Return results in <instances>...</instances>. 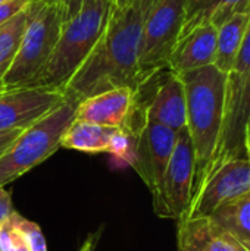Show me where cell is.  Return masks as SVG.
<instances>
[{
  "mask_svg": "<svg viewBox=\"0 0 250 251\" xmlns=\"http://www.w3.org/2000/svg\"><path fill=\"white\" fill-rule=\"evenodd\" d=\"M155 0H134L111 12L106 28L88 57L63 88L66 100H81L102 91L141 84L140 47L146 16Z\"/></svg>",
  "mask_w": 250,
  "mask_h": 251,
  "instance_id": "1",
  "label": "cell"
},
{
  "mask_svg": "<svg viewBox=\"0 0 250 251\" xmlns=\"http://www.w3.org/2000/svg\"><path fill=\"white\" fill-rule=\"evenodd\" d=\"M180 76L186 91V128L190 134L196 156V187L218 149L225 118L228 75L215 65H209L183 72Z\"/></svg>",
  "mask_w": 250,
  "mask_h": 251,
  "instance_id": "2",
  "label": "cell"
},
{
  "mask_svg": "<svg viewBox=\"0 0 250 251\" xmlns=\"http://www.w3.org/2000/svg\"><path fill=\"white\" fill-rule=\"evenodd\" d=\"M113 0H84L78 13L65 21L55 50L32 85L62 90L102 37Z\"/></svg>",
  "mask_w": 250,
  "mask_h": 251,
  "instance_id": "3",
  "label": "cell"
},
{
  "mask_svg": "<svg viewBox=\"0 0 250 251\" xmlns=\"http://www.w3.org/2000/svg\"><path fill=\"white\" fill-rule=\"evenodd\" d=\"M28 19L12 66L3 78V90L28 87L35 82L49 62L65 24L62 3L28 0Z\"/></svg>",
  "mask_w": 250,
  "mask_h": 251,
  "instance_id": "4",
  "label": "cell"
},
{
  "mask_svg": "<svg viewBox=\"0 0 250 251\" xmlns=\"http://www.w3.org/2000/svg\"><path fill=\"white\" fill-rule=\"evenodd\" d=\"M77 103L65 100L46 116L25 128L0 156V187L15 182L37 165L53 156L62 137L75 119Z\"/></svg>",
  "mask_w": 250,
  "mask_h": 251,
  "instance_id": "5",
  "label": "cell"
},
{
  "mask_svg": "<svg viewBox=\"0 0 250 251\" xmlns=\"http://www.w3.org/2000/svg\"><path fill=\"white\" fill-rule=\"evenodd\" d=\"M250 191V162L246 154L212 163L196 184L181 219L211 216L221 204ZM180 219V221H181Z\"/></svg>",
  "mask_w": 250,
  "mask_h": 251,
  "instance_id": "6",
  "label": "cell"
},
{
  "mask_svg": "<svg viewBox=\"0 0 250 251\" xmlns=\"http://www.w3.org/2000/svg\"><path fill=\"white\" fill-rule=\"evenodd\" d=\"M189 0H155L143 26L140 47L141 82L161 68L168 59L181 35Z\"/></svg>",
  "mask_w": 250,
  "mask_h": 251,
  "instance_id": "7",
  "label": "cell"
},
{
  "mask_svg": "<svg viewBox=\"0 0 250 251\" xmlns=\"http://www.w3.org/2000/svg\"><path fill=\"white\" fill-rule=\"evenodd\" d=\"M196 175V156L187 128L178 131L177 143L164 174V178L152 193L153 212L162 219L180 221L190 204Z\"/></svg>",
  "mask_w": 250,
  "mask_h": 251,
  "instance_id": "8",
  "label": "cell"
},
{
  "mask_svg": "<svg viewBox=\"0 0 250 251\" xmlns=\"http://www.w3.org/2000/svg\"><path fill=\"white\" fill-rule=\"evenodd\" d=\"M147 76L141 84L149 87V97H137L136 106L141 110L144 121H152L174 129L175 132L186 128L187 124V107H186V91L181 76L172 72L168 66L158 69ZM140 84V85H141Z\"/></svg>",
  "mask_w": 250,
  "mask_h": 251,
  "instance_id": "9",
  "label": "cell"
},
{
  "mask_svg": "<svg viewBox=\"0 0 250 251\" xmlns=\"http://www.w3.org/2000/svg\"><path fill=\"white\" fill-rule=\"evenodd\" d=\"M66 100L62 90L19 87L0 90V132L25 129Z\"/></svg>",
  "mask_w": 250,
  "mask_h": 251,
  "instance_id": "10",
  "label": "cell"
},
{
  "mask_svg": "<svg viewBox=\"0 0 250 251\" xmlns=\"http://www.w3.org/2000/svg\"><path fill=\"white\" fill-rule=\"evenodd\" d=\"M177 135L178 132L174 129L152 121H144L137 134L131 168L150 193L156 191L164 178L177 143Z\"/></svg>",
  "mask_w": 250,
  "mask_h": 251,
  "instance_id": "11",
  "label": "cell"
},
{
  "mask_svg": "<svg viewBox=\"0 0 250 251\" xmlns=\"http://www.w3.org/2000/svg\"><path fill=\"white\" fill-rule=\"evenodd\" d=\"M136 91L130 87H116L90 96L77 104L75 119L128 129L134 134Z\"/></svg>",
  "mask_w": 250,
  "mask_h": 251,
  "instance_id": "12",
  "label": "cell"
},
{
  "mask_svg": "<svg viewBox=\"0 0 250 251\" xmlns=\"http://www.w3.org/2000/svg\"><path fill=\"white\" fill-rule=\"evenodd\" d=\"M217 26L208 21L181 35L168 59V68L175 74L214 65L217 54Z\"/></svg>",
  "mask_w": 250,
  "mask_h": 251,
  "instance_id": "13",
  "label": "cell"
},
{
  "mask_svg": "<svg viewBox=\"0 0 250 251\" xmlns=\"http://www.w3.org/2000/svg\"><path fill=\"white\" fill-rule=\"evenodd\" d=\"M250 119V75L242 90L231 99H227L224 125L217 153L211 162L246 154L245 150V125ZM209 165V166H211ZM208 171V169H206Z\"/></svg>",
  "mask_w": 250,
  "mask_h": 251,
  "instance_id": "14",
  "label": "cell"
},
{
  "mask_svg": "<svg viewBox=\"0 0 250 251\" xmlns=\"http://www.w3.org/2000/svg\"><path fill=\"white\" fill-rule=\"evenodd\" d=\"M177 251H246L211 218L177 222Z\"/></svg>",
  "mask_w": 250,
  "mask_h": 251,
  "instance_id": "15",
  "label": "cell"
},
{
  "mask_svg": "<svg viewBox=\"0 0 250 251\" xmlns=\"http://www.w3.org/2000/svg\"><path fill=\"white\" fill-rule=\"evenodd\" d=\"M243 10H250V0H189L181 35L208 21L218 28L233 15Z\"/></svg>",
  "mask_w": 250,
  "mask_h": 251,
  "instance_id": "16",
  "label": "cell"
},
{
  "mask_svg": "<svg viewBox=\"0 0 250 251\" xmlns=\"http://www.w3.org/2000/svg\"><path fill=\"white\" fill-rule=\"evenodd\" d=\"M249 19L250 10H243L233 15L217 28V54L214 65L227 75L234 66L249 25Z\"/></svg>",
  "mask_w": 250,
  "mask_h": 251,
  "instance_id": "17",
  "label": "cell"
},
{
  "mask_svg": "<svg viewBox=\"0 0 250 251\" xmlns=\"http://www.w3.org/2000/svg\"><path fill=\"white\" fill-rule=\"evenodd\" d=\"M208 218L250 251V191L221 204Z\"/></svg>",
  "mask_w": 250,
  "mask_h": 251,
  "instance_id": "18",
  "label": "cell"
},
{
  "mask_svg": "<svg viewBox=\"0 0 250 251\" xmlns=\"http://www.w3.org/2000/svg\"><path fill=\"white\" fill-rule=\"evenodd\" d=\"M115 129L116 128L74 119L62 137L60 147L88 154L108 153Z\"/></svg>",
  "mask_w": 250,
  "mask_h": 251,
  "instance_id": "19",
  "label": "cell"
},
{
  "mask_svg": "<svg viewBox=\"0 0 250 251\" xmlns=\"http://www.w3.org/2000/svg\"><path fill=\"white\" fill-rule=\"evenodd\" d=\"M27 19L28 12L25 6L3 25H0V90H3V78L12 66L13 59L18 53Z\"/></svg>",
  "mask_w": 250,
  "mask_h": 251,
  "instance_id": "20",
  "label": "cell"
},
{
  "mask_svg": "<svg viewBox=\"0 0 250 251\" xmlns=\"http://www.w3.org/2000/svg\"><path fill=\"white\" fill-rule=\"evenodd\" d=\"M250 75V19L234 66L227 76V99L234 97Z\"/></svg>",
  "mask_w": 250,
  "mask_h": 251,
  "instance_id": "21",
  "label": "cell"
},
{
  "mask_svg": "<svg viewBox=\"0 0 250 251\" xmlns=\"http://www.w3.org/2000/svg\"><path fill=\"white\" fill-rule=\"evenodd\" d=\"M136 140L137 134L116 128L112 138L111 144L108 149V153L112 156V159L116 162L118 166H131L134 160V153H136Z\"/></svg>",
  "mask_w": 250,
  "mask_h": 251,
  "instance_id": "22",
  "label": "cell"
},
{
  "mask_svg": "<svg viewBox=\"0 0 250 251\" xmlns=\"http://www.w3.org/2000/svg\"><path fill=\"white\" fill-rule=\"evenodd\" d=\"M0 251H29L27 241L16 225V210L0 222Z\"/></svg>",
  "mask_w": 250,
  "mask_h": 251,
  "instance_id": "23",
  "label": "cell"
},
{
  "mask_svg": "<svg viewBox=\"0 0 250 251\" xmlns=\"http://www.w3.org/2000/svg\"><path fill=\"white\" fill-rule=\"evenodd\" d=\"M16 225L19 228V231L22 232L28 250L29 251H47V244H46V238L44 234L40 228L38 224L28 221L27 218H24L21 213L16 212Z\"/></svg>",
  "mask_w": 250,
  "mask_h": 251,
  "instance_id": "24",
  "label": "cell"
},
{
  "mask_svg": "<svg viewBox=\"0 0 250 251\" xmlns=\"http://www.w3.org/2000/svg\"><path fill=\"white\" fill-rule=\"evenodd\" d=\"M28 0H9L0 3V25H3L7 19H10L15 13L27 6Z\"/></svg>",
  "mask_w": 250,
  "mask_h": 251,
  "instance_id": "25",
  "label": "cell"
},
{
  "mask_svg": "<svg viewBox=\"0 0 250 251\" xmlns=\"http://www.w3.org/2000/svg\"><path fill=\"white\" fill-rule=\"evenodd\" d=\"M15 212L12 204V196L9 191L4 190V187H0V222L7 219Z\"/></svg>",
  "mask_w": 250,
  "mask_h": 251,
  "instance_id": "26",
  "label": "cell"
},
{
  "mask_svg": "<svg viewBox=\"0 0 250 251\" xmlns=\"http://www.w3.org/2000/svg\"><path fill=\"white\" fill-rule=\"evenodd\" d=\"M24 129H10V131H1L0 132V156L10 147V144L16 140V137Z\"/></svg>",
  "mask_w": 250,
  "mask_h": 251,
  "instance_id": "27",
  "label": "cell"
},
{
  "mask_svg": "<svg viewBox=\"0 0 250 251\" xmlns=\"http://www.w3.org/2000/svg\"><path fill=\"white\" fill-rule=\"evenodd\" d=\"M102 232H103L102 229H97L96 232L90 234V235L85 238V241L83 243V246L80 247V250L78 251H96V247H97V243H99V240H100Z\"/></svg>",
  "mask_w": 250,
  "mask_h": 251,
  "instance_id": "28",
  "label": "cell"
},
{
  "mask_svg": "<svg viewBox=\"0 0 250 251\" xmlns=\"http://www.w3.org/2000/svg\"><path fill=\"white\" fill-rule=\"evenodd\" d=\"M84 0H65L63 1V7H65V21H68L69 18H72L75 13H78V10L81 9Z\"/></svg>",
  "mask_w": 250,
  "mask_h": 251,
  "instance_id": "29",
  "label": "cell"
},
{
  "mask_svg": "<svg viewBox=\"0 0 250 251\" xmlns=\"http://www.w3.org/2000/svg\"><path fill=\"white\" fill-rule=\"evenodd\" d=\"M245 150H246V156L250 162V119L245 125Z\"/></svg>",
  "mask_w": 250,
  "mask_h": 251,
  "instance_id": "30",
  "label": "cell"
},
{
  "mask_svg": "<svg viewBox=\"0 0 250 251\" xmlns=\"http://www.w3.org/2000/svg\"><path fill=\"white\" fill-rule=\"evenodd\" d=\"M133 1H134V0H115L113 4H115L116 7H125V6L131 4Z\"/></svg>",
  "mask_w": 250,
  "mask_h": 251,
  "instance_id": "31",
  "label": "cell"
},
{
  "mask_svg": "<svg viewBox=\"0 0 250 251\" xmlns=\"http://www.w3.org/2000/svg\"><path fill=\"white\" fill-rule=\"evenodd\" d=\"M38 1H44V3H62L63 4L65 0H38Z\"/></svg>",
  "mask_w": 250,
  "mask_h": 251,
  "instance_id": "32",
  "label": "cell"
},
{
  "mask_svg": "<svg viewBox=\"0 0 250 251\" xmlns=\"http://www.w3.org/2000/svg\"><path fill=\"white\" fill-rule=\"evenodd\" d=\"M4 1H9V0H0V3H4Z\"/></svg>",
  "mask_w": 250,
  "mask_h": 251,
  "instance_id": "33",
  "label": "cell"
},
{
  "mask_svg": "<svg viewBox=\"0 0 250 251\" xmlns=\"http://www.w3.org/2000/svg\"><path fill=\"white\" fill-rule=\"evenodd\" d=\"M113 1H115V0H113Z\"/></svg>",
  "mask_w": 250,
  "mask_h": 251,
  "instance_id": "34",
  "label": "cell"
}]
</instances>
